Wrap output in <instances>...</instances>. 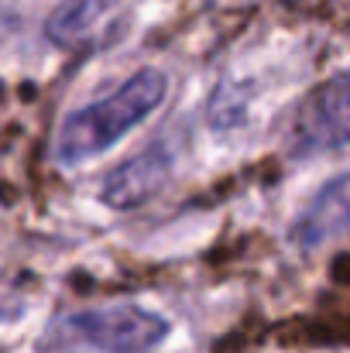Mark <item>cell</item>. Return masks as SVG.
<instances>
[{"label": "cell", "instance_id": "cell-2", "mask_svg": "<svg viewBox=\"0 0 350 353\" xmlns=\"http://www.w3.org/2000/svg\"><path fill=\"white\" fill-rule=\"evenodd\" d=\"M72 333L104 353H148L168 336V323L141 305H104L69 319Z\"/></svg>", "mask_w": 350, "mask_h": 353}, {"label": "cell", "instance_id": "cell-6", "mask_svg": "<svg viewBox=\"0 0 350 353\" xmlns=\"http://www.w3.org/2000/svg\"><path fill=\"white\" fill-rule=\"evenodd\" d=\"M117 7H120V0H66L62 7L52 10V17L45 24V34L55 45L72 48L83 38H90Z\"/></svg>", "mask_w": 350, "mask_h": 353}, {"label": "cell", "instance_id": "cell-3", "mask_svg": "<svg viewBox=\"0 0 350 353\" xmlns=\"http://www.w3.org/2000/svg\"><path fill=\"white\" fill-rule=\"evenodd\" d=\"M292 141L299 151H330L350 144V76H333L330 83L316 86L292 127Z\"/></svg>", "mask_w": 350, "mask_h": 353}, {"label": "cell", "instance_id": "cell-5", "mask_svg": "<svg viewBox=\"0 0 350 353\" xmlns=\"http://www.w3.org/2000/svg\"><path fill=\"white\" fill-rule=\"evenodd\" d=\"M350 230V172L327 182L316 199L306 206V213L295 220L292 240L299 247H320L333 236Z\"/></svg>", "mask_w": 350, "mask_h": 353}, {"label": "cell", "instance_id": "cell-4", "mask_svg": "<svg viewBox=\"0 0 350 353\" xmlns=\"http://www.w3.org/2000/svg\"><path fill=\"white\" fill-rule=\"evenodd\" d=\"M172 172V151L165 144H151L144 148L137 158L117 165L104 182V203L114 210H134L141 203H148L168 179Z\"/></svg>", "mask_w": 350, "mask_h": 353}, {"label": "cell", "instance_id": "cell-7", "mask_svg": "<svg viewBox=\"0 0 350 353\" xmlns=\"http://www.w3.org/2000/svg\"><path fill=\"white\" fill-rule=\"evenodd\" d=\"M289 3H306V0H289Z\"/></svg>", "mask_w": 350, "mask_h": 353}, {"label": "cell", "instance_id": "cell-1", "mask_svg": "<svg viewBox=\"0 0 350 353\" xmlns=\"http://www.w3.org/2000/svg\"><path fill=\"white\" fill-rule=\"evenodd\" d=\"M168 93V79L158 69H141L120 83L110 97L93 100L90 107L69 114L55 137V158L62 165H79L114 148L117 141L151 117Z\"/></svg>", "mask_w": 350, "mask_h": 353}]
</instances>
